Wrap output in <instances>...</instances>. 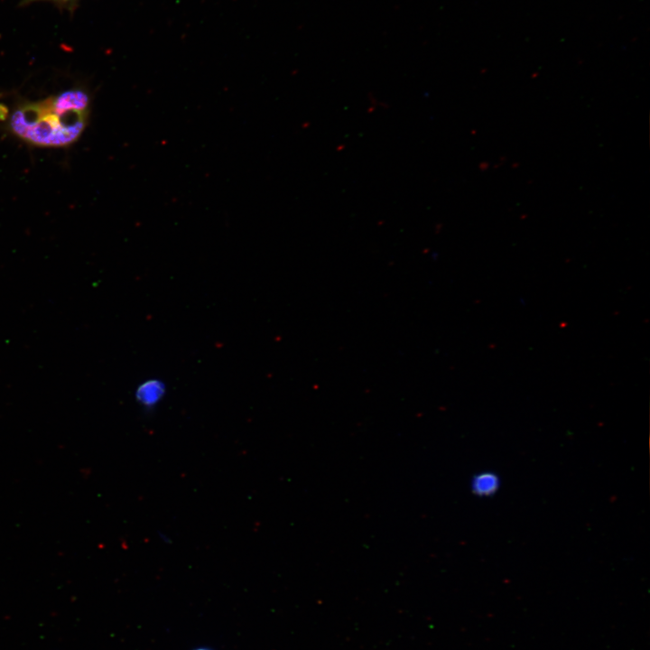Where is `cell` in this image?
<instances>
[{"label": "cell", "mask_w": 650, "mask_h": 650, "mask_svg": "<svg viewBox=\"0 0 650 650\" xmlns=\"http://www.w3.org/2000/svg\"><path fill=\"white\" fill-rule=\"evenodd\" d=\"M500 486L497 475L489 471L478 473L471 479V491L479 497H488L495 494Z\"/></svg>", "instance_id": "cell-2"}, {"label": "cell", "mask_w": 650, "mask_h": 650, "mask_svg": "<svg viewBox=\"0 0 650 650\" xmlns=\"http://www.w3.org/2000/svg\"><path fill=\"white\" fill-rule=\"evenodd\" d=\"M194 650H211V649L206 648V647H200V648H196Z\"/></svg>", "instance_id": "cell-5"}, {"label": "cell", "mask_w": 650, "mask_h": 650, "mask_svg": "<svg viewBox=\"0 0 650 650\" xmlns=\"http://www.w3.org/2000/svg\"><path fill=\"white\" fill-rule=\"evenodd\" d=\"M164 394V386L158 381H148L142 384L136 391L137 401L146 406L155 405Z\"/></svg>", "instance_id": "cell-3"}, {"label": "cell", "mask_w": 650, "mask_h": 650, "mask_svg": "<svg viewBox=\"0 0 650 650\" xmlns=\"http://www.w3.org/2000/svg\"><path fill=\"white\" fill-rule=\"evenodd\" d=\"M89 112L71 110L57 97L20 104L13 111L9 131L24 143L39 147H66L83 134Z\"/></svg>", "instance_id": "cell-1"}, {"label": "cell", "mask_w": 650, "mask_h": 650, "mask_svg": "<svg viewBox=\"0 0 650 650\" xmlns=\"http://www.w3.org/2000/svg\"><path fill=\"white\" fill-rule=\"evenodd\" d=\"M26 1H32V0H26ZM50 1H53L56 3H60V4H69V3H72L76 0H50Z\"/></svg>", "instance_id": "cell-4"}]
</instances>
